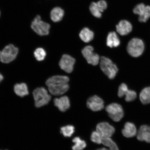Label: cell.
I'll return each instance as SVG.
<instances>
[{
  "label": "cell",
  "instance_id": "obj_1",
  "mask_svg": "<svg viewBox=\"0 0 150 150\" xmlns=\"http://www.w3.org/2000/svg\"><path fill=\"white\" fill-rule=\"evenodd\" d=\"M69 78L64 76H53L47 80L46 84L50 93L54 96L64 94L68 91Z\"/></svg>",
  "mask_w": 150,
  "mask_h": 150
},
{
  "label": "cell",
  "instance_id": "obj_2",
  "mask_svg": "<svg viewBox=\"0 0 150 150\" xmlns=\"http://www.w3.org/2000/svg\"><path fill=\"white\" fill-rule=\"evenodd\" d=\"M33 95L35 106L37 108L46 105L51 100V96L47 90L43 87L37 88L34 90Z\"/></svg>",
  "mask_w": 150,
  "mask_h": 150
},
{
  "label": "cell",
  "instance_id": "obj_3",
  "mask_svg": "<svg viewBox=\"0 0 150 150\" xmlns=\"http://www.w3.org/2000/svg\"><path fill=\"white\" fill-rule=\"evenodd\" d=\"M100 65L104 74L110 79L115 78L118 71V69L115 64L110 59L104 56L101 57Z\"/></svg>",
  "mask_w": 150,
  "mask_h": 150
},
{
  "label": "cell",
  "instance_id": "obj_4",
  "mask_svg": "<svg viewBox=\"0 0 150 150\" xmlns=\"http://www.w3.org/2000/svg\"><path fill=\"white\" fill-rule=\"evenodd\" d=\"M31 27L33 30L40 36H45L49 34L50 24L43 21L41 16L37 15L31 23Z\"/></svg>",
  "mask_w": 150,
  "mask_h": 150
},
{
  "label": "cell",
  "instance_id": "obj_5",
  "mask_svg": "<svg viewBox=\"0 0 150 150\" xmlns=\"http://www.w3.org/2000/svg\"><path fill=\"white\" fill-rule=\"evenodd\" d=\"M18 53V49L13 45L6 46L0 51V61L4 63H10L16 59Z\"/></svg>",
  "mask_w": 150,
  "mask_h": 150
},
{
  "label": "cell",
  "instance_id": "obj_6",
  "mask_svg": "<svg viewBox=\"0 0 150 150\" xmlns=\"http://www.w3.org/2000/svg\"><path fill=\"white\" fill-rule=\"evenodd\" d=\"M145 45L143 41L140 39L133 38L127 45V50L129 55L134 57H139L143 53Z\"/></svg>",
  "mask_w": 150,
  "mask_h": 150
},
{
  "label": "cell",
  "instance_id": "obj_7",
  "mask_svg": "<svg viewBox=\"0 0 150 150\" xmlns=\"http://www.w3.org/2000/svg\"><path fill=\"white\" fill-rule=\"evenodd\" d=\"M106 110L111 119L115 122H119L122 119L124 111L122 107L117 103H113L106 107Z\"/></svg>",
  "mask_w": 150,
  "mask_h": 150
},
{
  "label": "cell",
  "instance_id": "obj_8",
  "mask_svg": "<svg viewBox=\"0 0 150 150\" xmlns=\"http://www.w3.org/2000/svg\"><path fill=\"white\" fill-rule=\"evenodd\" d=\"M93 48L91 46H88L82 50V55L88 63L93 66L98 64L100 58L98 54L93 52Z\"/></svg>",
  "mask_w": 150,
  "mask_h": 150
},
{
  "label": "cell",
  "instance_id": "obj_9",
  "mask_svg": "<svg viewBox=\"0 0 150 150\" xmlns=\"http://www.w3.org/2000/svg\"><path fill=\"white\" fill-rule=\"evenodd\" d=\"M135 14L138 15L139 20L141 22H146L150 18V6L143 3L137 5L133 10Z\"/></svg>",
  "mask_w": 150,
  "mask_h": 150
},
{
  "label": "cell",
  "instance_id": "obj_10",
  "mask_svg": "<svg viewBox=\"0 0 150 150\" xmlns=\"http://www.w3.org/2000/svg\"><path fill=\"white\" fill-rule=\"evenodd\" d=\"M76 62L74 58L67 54L62 56L59 65L62 70L67 73H71L74 70V65Z\"/></svg>",
  "mask_w": 150,
  "mask_h": 150
},
{
  "label": "cell",
  "instance_id": "obj_11",
  "mask_svg": "<svg viewBox=\"0 0 150 150\" xmlns=\"http://www.w3.org/2000/svg\"><path fill=\"white\" fill-rule=\"evenodd\" d=\"M96 131L100 134L103 138H110L115 132L113 127L106 122L98 124L96 126Z\"/></svg>",
  "mask_w": 150,
  "mask_h": 150
},
{
  "label": "cell",
  "instance_id": "obj_12",
  "mask_svg": "<svg viewBox=\"0 0 150 150\" xmlns=\"http://www.w3.org/2000/svg\"><path fill=\"white\" fill-rule=\"evenodd\" d=\"M87 105L88 108L94 112L100 111L104 108V101L97 95L90 97L87 101Z\"/></svg>",
  "mask_w": 150,
  "mask_h": 150
},
{
  "label": "cell",
  "instance_id": "obj_13",
  "mask_svg": "<svg viewBox=\"0 0 150 150\" xmlns=\"http://www.w3.org/2000/svg\"><path fill=\"white\" fill-rule=\"evenodd\" d=\"M132 30V24L128 21L122 20L116 25L117 33L121 35H125L130 33Z\"/></svg>",
  "mask_w": 150,
  "mask_h": 150
},
{
  "label": "cell",
  "instance_id": "obj_14",
  "mask_svg": "<svg viewBox=\"0 0 150 150\" xmlns=\"http://www.w3.org/2000/svg\"><path fill=\"white\" fill-rule=\"evenodd\" d=\"M54 104L60 111L64 112L70 107V101L68 97L63 96L54 99Z\"/></svg>",
  "mask_w": 150,
  "mask_h": 150
},
{
  "label": "cell",
  "instance_id": "obj_15",
  "mask_svg": "<svg viewBox=\"0 0 150 150\" xmlns=\"http://www.w3.org/2000/svg\"><path fill=\"white\" fill-rule=\"evenodd\" d=\"M137 135L139 140L150 143V126L146 125H142Z\"/></svg>",
  "mask_w": 150,
  "mask_h": 150
},
{
  "label": "cell",
  "instance_id": "obj_16",
  "mask_svg": "<svg viewBox=\"0 0 150 150\" xmlns=\"http://www.w3.org/2000/svg\"><path fill=\"white\" fill-rule=\"evenodd\" d=\"M124 136L127 138H131L137 134V128L134 123L130 122L125 123L124 127L122 130Z\"/></svg>",
  "mask_w": 150,
  "mask_h": 150
},
{
  "label": "cell",
  "instance_id": "obj_17",
  "mask_svg": "<svg viewBox=\"0 0 150 150\" xmlns=\"http://www.w3.org/2000/svg\"><path fill=\"white\" fill-rule=\"evenodd\" d=\"M64 15V11L59 7H54L50 12V17L52 21L58 22L61 21Z\"/></svg>",
  "mask_w": 150,
  "mask_h": 150
},
{
  "label": "cell",
  "instance_id": "obj_18",
  "mask_svg": "<svg viewBox=\"0 0 150 150\" xmlns=\"http://www.w3.org/2000/svg\"><path fill=\"white\" fill-rule=\"evenodd\" d=\"M120 41L117 33L111 32L108 34L107 38L106 44L110 48L117 47L120 45Z\"/></svg>",
  "mask_w": 150,
  "mask_h": 150
},
{
  "label": "cell",
  "instance_id": "obj_19",
  "mask_svg": "<svg viewBox=\"0 0 150 150\" xmlns=\"http://www.w3.org/2000/svg\"><path fill=\"white\" fill-rule=\"evenodd\" d=\"M14 91L15 93L18 96L23 97L29 94V91L27 84L21 83L15 84Z\"/></svg>",
  "mask_w": 150,
  "mask_h": 150
},
{
  "label": "cell",
  "instance_id": "obj_20",
  "mask_svg": "<svg viewBox=\"0 0 150 150\" xmlns=\"http://www.w3.org/2000/svg\"><path fill=\"white\" fill-rule=\"evenodd\" d=\"M94 33L88 28L82 29L79 33V37L82 41L86 43L91 42L93 39Z\"/></svg>",
  "mask_w": 150,
  "mask_h": 150
},
{
  "label": "cell",
  "instance_id": "obj_21",
  "mask_svg": "<svg viewBox=\"0 0 150 150\" xmlns=\"http://www.w3.org/2000/svg\"><path fill=\"white\" fill-rule=\"evenodd\" d=\"M140 99L142 104L144 105L150 103V87H147L142 90L140 96Z\"/></svg>",
  "mask_w": 150,
  "mask_h": 150
},
{
  "label": "cell",
  "instance_id": "obj_22",
  "mask_svg": "<svg viewBox=\"0 0 150 150\" xmlns=\"http://www.w3.org/2000/svg\"><path fill=\"white\" fill-rule=\"evenodd\" d=\"M102 144L108 147L109 149L103 148L97 150H119L117 144L110 138H103Z\"/></svg>",
  "mask_w": 150,
  "mask_h": 150
},
{
  "label": "cell",
  "instance_id": "obj_23",
  "mask_svg": "<svg viewBox=\"0 0 150 150\" xmlns=\"http://www.w3.org/2000/svg\"><path fill=\"white\" fill-rule=\"evenodd\" d=\"M72 141L74 143V145L72 146L73 150H83L87 146L86 142L79 137L73 139Z\"/></svg>",
  "mask_w": 150,
  "mask_h": 150
},
{
  "label": "cell",
  "instance_id": "obj_24",
  "mask_svg": "<svg viewBox=\"0 0 150 150\" xmlns=\"http://www.w3.org/2000/svg\"><path fill=\"white\" fill-rule=\"evenodd\" d=\"M46 52L44 48H38L34 52V55L38 61H42L44 60L46 56Z\"/></svg>",
  "mask_w": 150,
  "mask_h": 150
},
{
  "label": "cell",
  "instance_id": "obj_25",
  "mask_svg": "<svg viewBox=\"0 0 150 150\" xmlns=\"http://www.w3.org/2000/svg\"><path fill=\"white\" fill-rule=\"evenodd\" d=\"M89 10L91 14L95 17L100 18L102 17V12L99 8L96 3H91L89 6Z\"/></svg>",
  "mask_w": 150,
  "mask_h": 150
},
{
  "label": "cell",
  "instance_id": "obj_26",
  "mask_svg": "<svg viewBox=\"0 0 150 150\" xmlns=\"http://www.w3.org/2000/svg\"><path fill=\"white\" fill-rule=\"evenodd\" d=\"M74 132V127L71 125L62 127L61 128V133L65 137H71Z\"/></svg>",
  "mask_w": 150,
  "mask_h": 150
},
{
  "label": "cell",
  "instance_id": "obj_27",
  "mask_svg": "<svg viewBox=\"0 0 150 150\" xmlns=\"http://www.w3.org/2000/svg\"><path fill=\"white\" fill-rule=\"evenodd\" d=\"M125 96V100L127 102H130L135 100L137 98V94L135 91L132 90L127 89L125 91L124 94Z\"/></svg>",
  "mask_w": 150,
  "mask_h": 150
},
{
  "label": "cell",
  "instance_id": "obj_28",
  "mask_svg": "<svg viewBox=\"0 0 150 150\" xmlns=\"http://www.w3.org/2000/svg\"><path fill=\"white\" fill-rule=\"evenodd\" d=\"M92 141L95 143L100 144H102L103 138L97 131H93L91 136Z\"/></svg>",
  "mask_w": 150,
  "mask_h": 150
},
{
  "label": "cell",
  "instance_id": "obj_29",
  "mask_svg": "<svg viewBox=\"0 0 150 150\" xmlns=\"http://www.w3.org/2000/svg\"><path fill=\"white\" fill-rule=\"evenodd\" d=\"M128 87L126 84L124 83H122L118 89V95L119 97H122L124 96V93L126 90L128 89Z\"/></svg>",
  "mask_w": 150,
  "mask_h": 150
},
{
  "label": "cell",
  "instance_id": "obj_30",
  "mask_svg": "<svg viewBox=\"0 0 150 150\" xmlns=\"http://www.w3.org/2000/svg\"><path fill=\"white\" fill-rule=\"evenodd\" d=\"M96 3L102 13L107 8V3L105 0H100Z\"/></svg>",
  "mask_w": 150,
  "mask_h": 150
},
{
  "label": "cell",
  "instance_id": "obj_31",
  "mask_svg": "<svg viewBox=\"0 0 150 150\" xmlns=\"http://www.w3.org/2000/svg\"><path fill=\"white\" fill-rule=\"evenodd\" d=\"M4 79V76L3 75L0 73V83L3 81Z\"/></svg>",
  "mask_w": 150,
  "mask_h": 150
},
{
  "label": "cell",
  "instance_id": "obj_32",
  "mask_svg": "<svg viewBox=\"0 0 150 150\" xmlns=\"http://www.w3.org/2000/svg\"><path fill=\"white\" fill-rule=\"evenodd\" d=\"M0 16H1V12H0Z\"/></svg>",
  "mask_w": 150,
  "mask_h": 150
},
{
  "label": "cell",
  "instance_id": "obj_33",
  "mask_svg": "<svg viewBox=\"0 0 150 150\" xmlns=\"http://www.w3.org/2000/svg\"></svg>",
  "mask_w": 150,
  "mask_h": 150
}]
</instances>
